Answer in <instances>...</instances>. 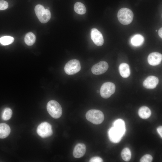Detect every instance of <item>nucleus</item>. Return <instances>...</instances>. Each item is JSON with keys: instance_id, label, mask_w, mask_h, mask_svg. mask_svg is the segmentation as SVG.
<instances>
[{"instance_id": "11", "label": "nucleus", "mask_w": 162, "mask_h": 162, "mask_svg": "<svg viewBox=\"0 0 162 162\" xmlns=\"http://www.w3.org/2000/svg\"><path fill=\"white\" fill-rule=\"evenodd\" d=\"M162 59V54L157 52H154L150 53L148 57V63L152 66L158 65Z\"/></svg>"}, {"instance_id": "23", "label": "nucleus", "mask_w": 162, "mask_h": 162, "mask_svg": "<svg viewBox=\"0 0 162 162\" xmlns=\"http://www.w3.org/2000/svg\"><path fill=\"white\" fill-rule=\"evenodd\" d=\"M12 112L11 110L8 108H5L4 110L2 115V118L4 120H8L11 117Z\"/></svg>"}, {"instance_id": "4", "label": "nucleus", "mask_w": 162, "mask_h": 162, "mask_svg": "<svg viewBox=\"0 0 162 162\" xmlns=\"http://www.w3.org/2000/svg\"><path fill=\"white\" fill-rule=\"evenodd\" d=\"M34 10L36 15L41 22L46 23L50 20L51 16L50 12L48 9H45L43 5L40 4L36 5Z\"/></svg>"}, {"instance_id": "28", "label": "nucleus", "mask_w": 162, "mask_h": 162, "mask_svg": "<svg viewBox=\"0 0 162 162\" xmlns=\"http://www.w3.org/2000/svg\"><path fill=\"white\" fill-rule=\"evenodd\" d=\"M158 34L160 38H162V28L161 27L160 28L158 31Z\"/></svg>"}, {"instance_id": "13", "label": "nucleus", "mask_w": 162, "mask_h": 162, "mask_svg": "<svg viewBox=\"0 0 162 162\" xmlns=\"http://www.w3.org/2000/svg\"><path fill=\"white\" fill-rule=\"evenodd\" d=\"M86 151L85 145L82 143H79L76 145L74 148L73 155L75 158H81L84 155Z\"/></svg>"}, {"instance_id": "2", "label": "nucleus", "mask_w": 162, "mask_h": 162, "mask_svg": "<svg viewBox=\"0 0 162 162\" xmlns=\"http://www.w3.org/2000/svg\"><path fill=\"white\" fill-rule=\"evenodd\" d=\"M86 116L87 119L95 124L102 123L104 119L103 113L101 111L97 110H91L87 112Z\"/></svg>"}, {"instance_id": "16", "label": "nucleus", "mask_w": 162, "mask_h": 162, "mask_svg": "<svg viewBox=\"0 0 162 162\" xmlns=\"http://www.w3.org/2000/svg\"><path fill=\"white\" fill-rule=\"evenodd\" d=\"M138 113L139 116L141 118L146 119L150 117L151 115L150 110L147 106H143L139 109Z\"/></svg>"}, {"instance_id": "29", "label": "nucleus", "mask_w": 162, "mask_h": 162, "mask_svg": "<svg viewBox=\"0 0 162 162\" xmlns=\"http://www.w3.org/2000/svg\"><path fill=\"white\" fill-rule=\"evenodd\" d=\"M97 92H99V90H97Z\"/></svg>"}, {"instance_id": "30", "label": "nucleus", "mask_w": 162, "mask_h": 162, "mask_svg": "<svg viewBox=\"0 0 162 162\" xmlns=\"http://www.w3.org/2000/svg\"><path fill=\"white\" fill-rule=\"evenodd\" d=\"M156 31L157 32V30H156Z\"/></svg>"}, {"instance_id": "27", "label": "nucleus", "mask_w": 162, "mask_h": 162, "mask_svg": "<svg viewBox=\"0 0 162 162\" xmlns=\"http://www.w3.org/2000/svg\"><path fill=\"white\" fill-rule=\"evenodd\" d=\"M157 131L158 133L160 136L161 137H162V127L160 126L158 127L157 129Z\"/></svg>"}, {"instance_id": "10", "label": "nucleus", "mask_w": 162, "mask_h": 162, "mask_svg": "<svg viewBox=\"0 0 162 162\" xmlns=\"http://www.w3.org/2000/svg\"><path fill=\"white\" fill-rule=\"evenodd\" d=\"M91 38L97 46H100L104 44V40L102 34L96 28H93L91 29Z\"/></svg>"}, {"instance_id": "8", "label": "nucleus", "mask_w": 162, "mask_h": 162, "mask_svg": "<svg viewBox=\"0 0 162 162\" xmlns=\"http://www.w3.org/2000/svg\"><path fill=\"white\" fill-rule=\"evenodd\" d=\"M125 132L122 130L112 127L108 131V135L110 140L114 143L119 142Z\"/></svg>"}, {"instance_id": "19", "label": "nucleus", "mask_w": 162, "mask_h": 162, "mask_svg": "<svg viewBox=\"0 0 162 162\" xmlns=\"http://www.w3.org/2000/svg\"><path fill=\"white\" fill-rule=\"evenodd\" d=\"M35 35L31 32L27 33L24 38L25 43L29 46L33 45L35 42Z\"/></svg>"}, {"instance_id": "22", "label": "nucleus", "mask_w": 162, "mask_h": 162, "mask_svg": "<svg viewBox=\"0 0 162 162\" xmlns=\"http://www.w3.org/2000/svg\"><path fill=\"white\" fill-rule=\"evenodd\" d=\"M14 38L13 37L9 36H5L0 38V42L1 44L6 45H9L13 42Z\"/></svg>"}, {"instance_id": "5", "label": "nucleus", "mask_w": 162, "mask_h": 162, "mask_svg": "<svg viewBox=\"0 0 162 162\" xmlns=\"http://www.w3.org/2000/svg\"><path fill=\"white\" fill-rule=\"evenodd\" d=\"M81 68L80 61L76 59L71 60L65 65L64 70L66 74L73 75L79 72Z\"/></svg>"}, {"instance_id": "7", "label": "nucleus", "mask_w": 162, "mask_h": 162, "mask_svg": "<svg viewBox=\"0 0 162 162\" xmlns=\"http://www.w3.org/2000/svg\"><path fill=\"white\" fill-rule=\"evenodd\" d=\"M37 132L42 138H45L51 136L52 134V126L47 122H43L38 127Z\"/></svg>"}, {"instance_id": "6", "label": "nucleus", "mask_w": 162, "mask_h": 162, "mask_svg": "<svg viewBox=\"0 0 162 162\" xmlns=\"http://www.w3.org/2000/svg\"><path fill=\"white\" fill-rule=\"evenodd\" d=\"M116 90L115 84L111 82H106L101 86L100 89V94L104 98H108L114 93Z\"/></svg>"}, {"instance_id": "12", "label": "nucleus", "mask_w": 162, "mask_h": 162, "mask_svg": "<svg viewBox=\"0 0 162 162\" xmlns=\"http://www.w3.org/2000/svg\"><path fill=\"white\" fill-rule=\"evenodd\" d=\"M159 82L158 78L154 76H148L143 81V86L147 89L155 88Z\"/></svg>"}, {"instance_id": "25", "label": "nucleus", "mask_w": 162, "mask_h": 162, "mask_svg": "<svg viewBox=\"0 0 162 162\" xmlns=\"http://www.w3.org/2000/svg\"><path fill=\"white\" fill-rule=\"evenodd\" d=\"M8 7V2L3 0H0V10L7 9Z\"/></svg>"}, {"instance_id": "26", "label": "nucleus", "mask_w": 162, "mask_h": 162, "mask_svg": "<svg viewBox=\"0 0 162 162\" xmlns=\"http://www.w3.org/2000/svg\"><path fill=\"white\" fill-rule=\"evenodd\" d=\"M89 161L90 162H102L103 161V160L99 157H94L92 158Z\"/></svg>"}, {"instance_id": "1", "label": "nucleus", "mask_w": 162, "mask_h": 162, "mask_svg": "<svg viewBox=\"0 0 162 162\" xmlns=\"http://www.w3.org/2000/svg\"><path fill=\"white\" fill-rule=\"evenodd\" d=\"M117 17L119 22L121 24L127 25L132 21L134 14L130 9L127 8H122L118 11Z\"/></svg>"}, {"instance_id": "3", "label": "nucleus", "mask_w": 162, "mask_h": 162, "mask_svg": "<svg viewBox=\"0 0 162 162\" xmlns=\"http://www.w3.org/2000/svg\"><path fill=\"white\" fill-rule=\"evenodd\" d=\"M47 110L50 115L53 118H58L62 114V109L57 101L52 100L49 101L46 106Z\"/></svg>"}, {"instance_id": "24", "label": "nucleus", "mask_w": 162, "mask_h": 162, "mask_svg": "<svg viewBox=\"0 0 162 162\" xmlns=\"http://www.w3.org/2000/svg\"><path fill=\"white\" fill-rule=\"evenodd\" d=\"M152 159L153 158L151 155L146 154L141 158L140 161L141 162H151Z\"/></svg>"}, {"instance_id": "15", "label": "nucleus", "mask_w": 162, "mask_h": 162, "mask_svg": "<svg viewBox=\"0 0 162 162\" xmlns=\"http://www.w3.org/2000/svg\"><path fill=\"white\" fill-rule=\"evenodd\" d=\"M10 129L9 126L4 123L0 124V138L4 139L10 134Z\"/></svg>"}, {"instance_id": "9", "label": "nucleus", "mask_w": 162, "mask_h": 162, "mask_svg": "<svg viewBox=\"0 0 162 162\" xmlns=\"http://www.w3.org/2000/svg\"><path fill=\"white\" fill-rule=\"evenodd\" d=\"M109 67L108 64L104 61H101L94 65L91 71L95 75H100L106 72Z\"/></svg>"}, {"instance_id": "14", "label": "nucleus", "mask_w": 162, "mask_h": 162, "mask_svg": "<svg viewBox=\"0 0 162 162\" xmlns=\"http://www.w3.org/2000/svg\"><path fill=\"white\" fill-rule=\"evenodd\" d=\"M119 70L120 75L123 78H127L130 74V68L127 63H124L121 64L119 67Z\"/></svg>"}, {"instance_id": "18", "label": "nucleus", "mask_w": 162, "mask_h": 162, "mask_svg": "<svg viewBox=\"0 0 162 162\" xmlns=\"http://www.w3.org/2000/svg\"><path fill=\"white\" fill-rule=\"evenodd\" d=\"M74 11L79 14H83L86 12V8L82 3L77 2L76 3L74 6Z\"/></svg>"}, {"instance_id": "20", "label": "nucleus", "mask_w": 162, "mask_h": 162, "mask_svg": "<svg viewBox=\"0 0 162 162\" xmlns=\"http://www.w3.org/2000/svg\"><path fill=\"white\" fill-rule=\"evenodd\" d=\"M113 127L125 132V124L124 121L121 119L116 120L113 124Z\"/></svg>"}, {"instance_id": "21", "label": "nucleus", "mask_w": 162, "mask_h": 162, "mask_svg": "<svg viewBox=\"0 0 162 162\" xmlns=\"http://www.w3.org/2000/svg\"><path fill=\"white\" fill-rule=\"evenodd\" d=\"M121 154L122 157L124 160L128 161L130 159L131 153L130 150L128 148H125L123 149Z\"/></svg>"}, {"instance_id": "17", "label": "nucleus", "mask_w": 162, "mask_h": 162, "mask_svg": "<svg viewBox=\"0 0 162 162\" xmlns=\"http://www.w3.org/2000/svg\"><path fill=\"white\" fill-rule=\"evenodd\" d=\"M144 41V37L139 34L134 35L131 39V44L135 46H139L142 45Z\"/></svg>"}]
</instances>
